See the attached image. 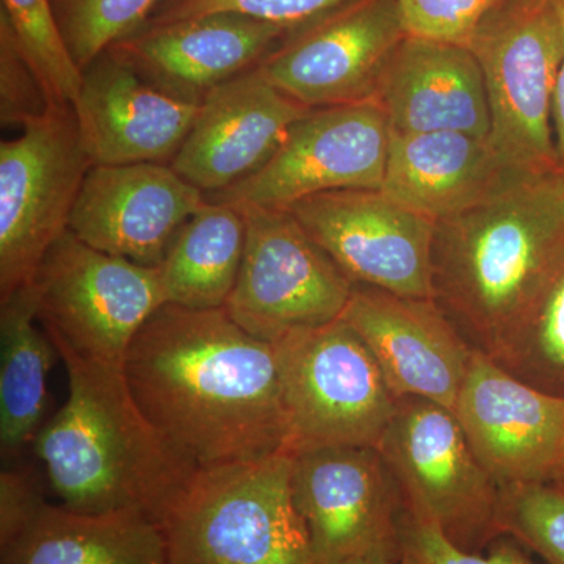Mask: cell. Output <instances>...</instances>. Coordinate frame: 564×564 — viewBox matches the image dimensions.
Masks as SVG:
<instances>
[{
	"label": "cell",
	"instance_id": "obj_26",
	"mask_svg": "<svg viewBox=\"0 0 564 564\" xmlns=\"http://www.w3.org/2000/svg\"><path fill=\"white\" fill-rule=\"evenodd\" d=\"M488 355L519 380L564 399V258Z\"/></svg>",
	"mask_w": 564,
	"mask_h": 564
},
{
	"label": "cell",
	"instance_id": "obj_5",
	"mask_svg": "<svg viewBox=\"0 0 564 564\" xmlns=\"http://www.w3.org/2000/svg\"><path fill=\"white\" fill-rule=\"evenodd\" d=\"M289 452L375 447L397 402L359 334L339 318L273 343Z\"/></svg>",
	"mask_w": 564,
	"mask_h": 564
},
{
	"label": "cell",
	"instance_id": "obj_22",
	"mask_svg": "<svg viewBox=\"0 0 564 564\" xmlns=\"http://www.w3.org/2000/svg\"><path fill=\"white\" fill-rule=\"evenodd\" d=\"M522 173L491 137L391 132L381 191L437 223L485 203Z\"/></svg>",
	"mask_w": 564,
	"mask_h": 564
},
{
	"label": "cell",
	"instance_id": "obj_14",
	"mask_svg": "<svg viewBox=\"0 0 564 564\" xmlns=\"http://www.w3.org/2000/svg\"><path fill=\"white\" fill-rule=\"evenodd\" d=\"M288 210L352 284L434 299L432 218L381 188L322 193Z\"/></svg>",
	"mask_w": 564,
	"mask_h": 564
},
{
	"label": "cell",
	"instance_id": "obj_8",
	"mask_svg": "<svg viewBox=\"0 0 564 564\" xmlns=\"http://www.w3.org/2000/svg\"><path fill=\"white\" fill-rule=\"evenodd\" d=\"M0 143V302L32 284L63 234L93 162L73 106H51Z\"/></svg>",
	"mask_w": 564,
	"mask_h": 564
},
{
	"label": "cell",
	"instance_id": "obj_37",
	"mask_svg": "<svg viewBox=\"0 0 564 564\" xmlns=\"http://www.w3.org/2000/svg\"><path fill=\"white\" fill-rule=\"evenodd\" d=\"M552 481H558V484L564 485V462L562 466L558 467V470H556L555 478Z\"/></svg>",
	"mask_w": 564,
	"mask_h": 564
},
{
	"label": "cell",
	"instance_id": "obj_31",
	"mask_svg": "<svg viewBox=\"0 0 564 564\" xmlns=\"http://www.w3.org/2000/svg\"><path fill=\"white\" fill-rule=\"evenodd\" d=\"M344 2L347 0H159L143 24H169L206 14L237 13L293 29Z\"/></svg>",
	"mask_w": 564,
	"mask_h": 564
},
{
	"label": "cell",
	"instance_id": "obj_29",
	"mask_svg": "<svg viewBox=\"0 0 564 564\" xmlns=\"http://www.w3.org/2000/svg\"><path fill=\"white\" fill-rule=\"evenodd\" d=\"M499 530L545 564H564V485L540 481L500 488Z\"/></svg>",
	"mask_w": 564,
	"mask_h": 564
},
{
	"label": "cell",
	"instance_id": "obj_15",
	"mask_svg": "<svg viewBox=\"0 0 564 564\" xmlns=\"http://www.w3.org/2000/svg\"><path fill=\"white\" fill-rule=\"evenodd\" d=\"M454 413L500 488L552 481L564 462V399L519 380L475 347Z\"/></svg>",
	"mask_w": 564,
	"mask_h": 564
},
{
	"label": "cell",
	"instance_id": "obj_33",
	"mask_svg": "<svg viewBox=\"0 0 564 564\" xmlns=\"http://www.w3.org/2000/svg\"><path fill=\"white\" fill-rule=\"evenodd\" d=\"M50 107L43 85L0 20V122L3 128L24 129Z\"/></svg>",
	"mask_w": 564,
	"mask_h": 564
},
{
	"label": "cell",
	"instance_id": "obj_11",
	"mask_svg": "<svg viewBox=\"0 0 564 564\" xmlns=\"http://www.w3.org/2000/svg\"><path fill=\"white\" fill-rule=\"evenodd\" d=\"M391 129L375 101L313 109L296 121L276 154L212 202L289 209L322 193L380 191Z\"/></svg>",
	"mask_w": 564,
	"mask_h": 564
},
{
	"label": "cell",
	"instance_id": "obj_3",
	"mask_svg": "<svg viewBox=\"0 0 564 564\" xmlns=\"http://www.w3.org/2000/svg\"><path fill=\"white\" fill-rule=\"evenodd\" d=\"M563 258L564 172L522 173L436 223L434 300L491 352Z\"/></svg>",
	"mask_w": 564,
	"mask_h": 564
},
{
	"label": "cell",
	"instance_id": "obj_16",
	"mask_svg": "<svg viewBox=\"0 0 564 564\" xmlns=\"http://www.w3.org/2000/svg\"><path fill=\"white\" fill-rule=\"evenodd\" d=\"M343 321L369 347L397 400H430L454 411L475 345L434 299L355 284Z\"/></svg>",
	"mask_w": 564,
	"mask_h": 564
},
{
	"label": "cell",
	"instance_id": "obj_23",
	"mask_svg": "<svg viewBox=\"0 0 564 564\" xmlns=\"http://www.w3.org/2000/svg\"><path fill=\"white\" fill-rule=\"evenodd\" d=\"M0 564H166L161 524L137 510L80 513L47 502Z\"/></svg>",
	"mask_w": 564,
	"mask_h": 564
},
{
	"label": "cell",
	"instance_id": "obj_6",
	"mask_svg": "<svg viewBox=\"0 0 564 564\" xmlns=\"http://www.w3.org/2000/svg\"><path fill=\"white\" fill-rule=\"evenodd\" d=\"M469 50L484 73L497 151L521 172H562L552 121L564 52L555 0H505Z\"/></svg>",
	"mask_w": 564,
	"mask_h": 564
},
{
	"label": "cell",
	"instance_id": "obj_10",
	"mask_svg": "<svg viewBox=\"0 0 564 564\" xmlns=\"http://www.w3.org/2000/svg\"><path fill=\"white\" fill-rule=\"evenodd\" d=\"M247 242L225 310L265 343L343 317L355 284L288 209L240 206Z\"/></svg>",
	"mask_w": 564,
	"mask_h": 564
},
{
	"label": "cell",
	"instance_id": "obj_7",
	"mask_svg": "<svg viewBox=\"0 0 564 564\" xmlns=\"http://www.w3.org/2000/svg\"><path fill=\"white\" fill-rule=\"evenodd\" d=\"M404 510L432 521L452 543L484 552L499 530L500 486L467 443L454 411L400 399L378 444Z\"/></svg>",
	"mask_w": 564,
	"mask_h": 564
},
{
	"label": "cell",
	"instance_id": "obj_18",
	"mask_svg": "<svg viewBox=\"0 0 564 564\" xmlns=\"http://www.w3.org/2000/svg\"><path fill=\"white\" fill-rule=\"evenodd\" d=\"M311 110L278 90L258 65L203 99L170 165L206 195L226 191L261 170Z\"/></svg>",
	"mask_w": 564,
	"mask_h": 564
},
{
	"label": "cell",
	"instance_id": "obj_36",
	"mask_svg": "<svg viewBox=\"0 0 564 564\" xmlns=\"http://www.w3.org/2000/svg\"><path fill=\"white\" fill-rule=\"evenodd\" d=\"M337 564H402L399 560L384 558V556H366V558L348 560Z\"/></svg>",
	"mask_w": 564,
	"mask_h": 564
},
{
	"label": "cell",
	"instance_id": "obj_24",
	"mask_svg": "<svg viewBox=\"0 0 564 564\" xmlns=\"http://www.w3.org/2000/svg\"><path fill=\"white\" fill-rule=\"evenodd\" d=\"M31 285L0 302V455L20 462L44 425L47 377L61 358L47 333L36 328Z\"/></svg>",
	"mask_w": 564,
	"mask_h": 564
},
{
	"label": "cell",
	"instance_id": "obj_1",
	"mask_svg": "<svg viewBox=\"0 0 564 564\" xmlns=\"http://www.w3.org/2000/svg\"><path fill=\"white\" fill-rule=\"evenodd\" d=\"M122 370L141 413L196 470L289 451L273 344L225 307L163 304L133 337Z\"/></svg>",
	"mask_w": 564,
	"mask_h": 564
},
{
	"label": "cell",
	"instance_id": "obj_25",
	"mask_svg": "<svg viewBox=\"0 0 564 564\" xmlns=\"http://www.w3.org/2000/svg\"><path fill=\"white\" fill-rule=\"evenodd\" d=\"M245 242L242 207L206 198L159 265L165 302L187 310L226 307L242 267Z\"/></svg>",
	"mask_w": 564,
	"mask_h": 564
},
{
	"label": "cell",
	"instance_id": "obj_9",
	"mask_svg": "<svg viewBox=\"0 0 564 564\" xmlns=\"http://www.w3.org/2000/svg\"><path fill=\"white\" fill-rule=\"evenodd\" d=\"M31 289L44 332L111 366L124 364L141 326L166 304L159 267L107 254L69 231L44 256Z\"/></svg>",
	"mask_w": 564,
	"mask_h": 564
},
{
	"label": "cell",
	"instance_id": "obj_13",
	"mask_svg": "<svg viewBox=\"0 0 564 564\" xmlns=\"http://www.w3.org/2000/svg\"><path fill=\"white\" fill-rule=\"evenodd\" d=\"M406 36L397 0H347L291 29L259 68L307 109L373 101Z\"/></svg>",
	"mask_w": 564,
	"mask_h": 564
},
{
	"label": "cell",
	"instance_id": "obj_4",
	"mask_svg": "<svg viewBox=\"0 0 564 564\" xmlns=\"http://www.w3.org/2000/svg\"><path fill=\"white\" fill-rule=\"evenodd\" d=\"M293 454L198 469L161 521L166 564H315Z\"/></svg>",
	"mask_w": 564,
	"mask_h": 564
},
{
	"label": "cell",
	"instance_id": "obj_17",
	"mask_svg": "<svg viewBox=\"0 0 564 564\" xmlns=\"http://www.w3.org/2000/svg\"><path fill=\"white\" fill-rule=\"evenodd\" d=\"M206 193L170 163L93 166L70 214L69 232L107 254L159 267Z\"/></svg>",
	"mask_w": 564,
	"mask_h": 564
},
{
	"label": "cell",
	"instance_id": "obj_32",
	"mask_svg": "<svg viewBox=\"0 0 564 564\" xmlns=\"http://www.w3.org/2000/svg\"><path fill=\"white\" fill-rule=\"evenodd\" d=\"M505 0H397L408 36L459 44L470 40Z\"/></svg>",
	"mask_w": 564,
	"mask_h": 564
},
{
	"label": "cell",
	"instance_id": "obj_12",
	"mask_svg": "<svg viewBox=\"0 0 564 564\" xmlns=\"http://www.w3.org/2000/svg\"><path fill=\"white\" fill-rule=\"evenodd\" d=\"M292 496L315 564L366 556L400 562L403 497L378 448L296 452Z\"/></svg>",
	"mask_w": 564,
	"mask_h": 564
},
{
	"label": "cell",
	"instance_id": "obj_19",
	"mask_svg": "<svg viewBox=\"0 0 564 564\" xmlns=\"http://www.w3.org/2000/svg\"><path fill=\"white\" fill-rule=\"evenodd\" d=\"M291 31L237 13L143 24L109 47L152 87L202 104L225 82L259 65Z\"/></svg>",
	"mask_w": 564,
	"mask_h": 564
},
{
	"label": "cell",
	"instance_id": "obj_28",
	"mask_svg": "<svg viewBox=\"0 0 564 564\" xmlns=\"http://www.w3.org/2000/svg\"><path fill=\"white\" fill-rule=\"evenodd\" d=\"M159 0H52L74 62L84 73L102 52L141 28Z\"/></svg>",
	"mask_w": 564,
	"mask_h": 564
},
{
	"label": "cell",
	"instance_id": "obj_34",
	"mask_svg": "<svg viewBox=\"0 0 564 564\" xmlns=\"http://www.w3.org/2000/svg\"><path fill=\"white\" fill-rule=\"evenodd\" d=\"M47 503L44 481L32 466L3 464L0 473V551L9 547Z\"/></svg>",
	"mask_w": 564,
	"mask_h": 564
},
{
	"label": "cell",
	"instance_id": "obj_2",
	"mask_svg": "<svg viewBox=\"0 0 564 564\" xmlns=\"http://www.w3.org/2000/svg\"><path fill=\"white\" fill-rule=\"evenodd\" d=\"M47 336L69 384L68 400L33 441L52 491L69 510H137L161 524L195 467L141 413L122 366L85 358L55 334Z\"/></svg>",
	"mask_w": 564,
	"mask_h": 564
},
{
	"label": "cell",
	"instance_id": "obj_27",
	"mask_svg": "<svg viewBox=\"0 0 564 564\" xmlns=\"http://www.w3.org/2000/svg\"><path fill=\"white\" fill-rule=\"evenodd\" d=\"M0 20L9 25L51 106L74 107L84 73L66 46L52 0H0Z\"/></svg>",
	"mask_w": 564,
	"mask_h": 564
},
{
	"label": "cell",
	"instance_id": "obj_21",
	"mask_svg": "<svg viewBox=\"0 0 564 564\" xmlns=\"http://www.w3.org/2000/svg\"><path fill=\"white\" fill-rule=\"evenodd\" d=\"M373 101L392 133L491 137L484 73L467 46L406 36L389 58Z\"/></svg>",
	"mask_w": 564,
	"mask_h": 564
},
{
	"label": "cell",
	"instance_id": "obj_20",
	"mask_svg": "<svg viewBox=\"0 0 564 564\" xmlns=\"http://www.w3.org/2000/svg\"><path fill=\"white\" fill-rule=\"evenodd\" d=\"M74 110L93 165H131L173 161L199 104L152 87L106 51L84 70Z\"/></svg>",
	"mask_w": 564,
	"mask_h": 564
},
{
	"label": "cell",
	"instance_id": "obj_30",
	"mask_svg": "<svg viewBox=\"0 0 564 564\" xmlns=\"http://www.w3.org/2000/svg\"><path fill=\"white\" fill-rule=\"evenodd\" d=\"M402 564H536L529 549L502 534L484 552H467L452 543L429 519L403 510L400 522Z\"/></svg>",
	"mask_w": 564,
	"mask_h": 564
},
{
	"label": "cell",
	"instance_id": "obj_35",
	"mask_svg": "<svg viewBox=\"0 0 564 564\" xmlns=\"http://www.w3.org/2000/svg\"><path fill=\"white\" fill-rule=\"evenodd\" d=\"M555 6L556 10H558L560 20H562L564 33V0H555ZM552 121H554L556 155H558L560 166H562L564 172V52L558 80H556Z\"/></svg>",
	"mask_w": 564,
	"mask_h": 564
}]
</instances>
